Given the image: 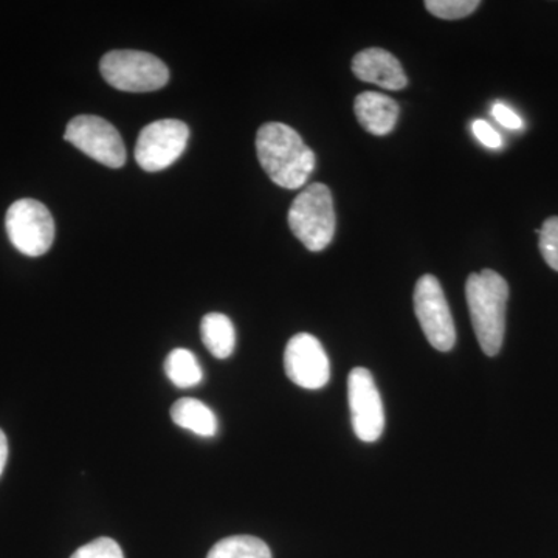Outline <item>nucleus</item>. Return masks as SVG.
<instances>
[{"instance_id": "obj_1", "label": "nucleus", "mask_w": 558, "mask_h": 558, "mask_svg": "<svg viewBox=\"0 0 558 558\" xmlns=\"http://www.w3.org/2000/svg\"><path fill=\"white\" fill-rule=\"evenodd\" d=\"M260 167L271 182L286 190H299L315 168L314 150L284 123H266L256 134Z\"/></svg>"}, {"instance_id": "obj_2", "label": "nucleus", "mask_w": 558, "mask_h": 558, "mask_svg": "<svg viewBox=\"0 0 558 558\" xmlns=\"http://www.w3.org/2000/svg\"><path fill=\"white\" fill-rule=\"evenodd\" d=\"M470 318L484 354L494 357L501 351L506 332L509 286L495 270L472 274L465 284Z\"/></svg>"}, {"instance_id": "obj_3", "label": "nucleus", "mask_w": 558, "mask_h": 558, "mask_svg": "<svg viewBox=\"0 0 558 558\" xmlns=\"http://www.w3.org/2000/svg\"><path fill=\"white\" fill-rule=\"evenodd\" d=\"M289 227L296 240L311 252L328 247L336 234L332 193L323 183H312L301 191L289 209Z\"/></svg>"}, {"instance_id": "obj_4", "label": "nucleus", "mask_w": 558, "mask_h": 558, "mask_svg": "<svg viewBox=\"0 0 558 558\" xmlns=\"http://www.w3.org/2000/svg\"><path fill=\"white\" fill-rule=\"evenodd\" d=\"M102 78L123 92H154L167 86L170 70L154 54L138 50H113L100 62Z\"/></svg>"}, {"instance_id": "obj_5", "label": "nucleus", "mask_w": 558, "mask_h": 558, "mask_svg": "<svg viewBox=\"0 0 558 558\" xmlns=\"http://www.w3.org/2000/svg\"><path fill=\"white\" fill-rule=\"evenodd\" d=\"M7 234L22 255H46L54 241V220L46 205L35 199L14 202L7 211Z\"/></svg>"}, {"instance_id": "obj_6", "label": "nucleus", "mask_w": 558, "mask_h": 558, "mask_svg": "<svg viewBox=\"0 0 558 558\" xmlns=\"http://www.w3.org/2000/svg\"><path fill=\"white\" fill-rule=\"evenodd\" d=\"M414 312L433 348L449 352L457 343V328L438 278L424 275L414 288Z\"/></svg>"}, {"instance_id": "obj_7", "label": "nucleus", "mask_w": 558, "mask_h": 558, "mask_svg": "<svg viewBox=\"0 0 558 558\" xmlns=\"http://www.w3.org/2000/svg\"><path fill=\"white\" fill-rule=\"evenodd\" d=\"M64 138L105 167L117 170L126 163V148L120 132L101 117H75L69 121Z\"/></svg>"}, {"instance_id": "obj_8", "label": "nucleus", "mask_w": 558, "mask_h": 558, "mask_svg": "<svg viewBox=\"0 0 558 558\" xmlns=\"http://www.w3.org/2000/svg\"><path fill=\"white\" fill-rule=\"evenodd\" d=\"M190 130L183 121L159 120L143 128L135 146V160L142 170H167L179 160L189 143Z\"/></svg>"}, {"instance_id": "obj_9", "label": "nucleus", "mask_w": 558, "mask_h": 558, "mask_svg": "<svg viewBox=\"0 0 558 558\" xmlns=\"http://www.w3.org/2000/svg\"><path fill=\"white\" fill-rule=\"evenodd\" d=\"M349 410L352 428L363 442H376L385 428L384 403L373 374L365 368H354L348 379Z\"/></svg>"}, {"instance_id": "obj_10", "label": "nucleus", "mask_w": 558, "mask_h": 558, "mask_svg": "<svg viewBox=\"0 0 558 558\" xmlns=\"http://www.w3.org/2000/svg\"><path fill=\"white\" fill-rule=\"evenodd\" d=\"M286 374L293 384L304 389L325 387L330 377L328 354L311 333H296L284 351Z\"/></svg>"}, {"instance_id": "obj_11", "label": "nucleus", "mask_w": 558, "mask_h": 558, "mask_svg": "<svg viewBox=\"0 0 558 558\" xmlns=\"http://www.w3.org/2000/svg\"><path fill=\"white\" fill-rule=\"evenodd\" d=\"M352 72L360 81L377 84L387 90H402L409 84L398 58L376 47L355 54L352 60Z\"/></svg>"}, {"instance_id": "obj_12", "label": "nucleus", "mask_w": 558, "mask_h": 558, "mask_svg": "<svg viewBox=\"0 0 558 558\" xmlns=\"http://www.w3.org/2000/svg\"><path fill=\"white\" fill-rule=\"evenodd\" d=\"M355 117L360 126L373 135H387L399 119V105L379 92H363L355 98Z\"/></svg>"}, {"instance_id": "obj_13", "label": "nucleus", "mask_w": 558, "mask_h": 558, "mask_svg": "<svg viewBox=\"0 0 558 558\" xmlns=\"http://www.w3.org/2000/svg\"><path fill=\"white\" fill-rule=\"evenodd\" d=\"M171 418L180 428L189 429L202 438H213L218 433V418L201 400L183 398L172 405Z\"/></svg>"}, {"instance_id": "obj_14", "label": "nucleus", "mask_w": 558, "mask_h": 558, "mask_svg": "<svg viewBox=\"0 0 558 558\" xmlns=\"http://www.w3.org/2000/svg\"><path fill=\"white\" fill-rule=\"evenodd\" d=\"M201 336L205 348L216 359H229L236 348V330L229 317L222 314L205 315L201 323Z\"/></svg>"}, {"instance_id": "obj_15", "label": "nucleus", "mask_w": 558, "mask_h": 558, "mask_svg": "<svg viewBox=\"0 0 558 558\" xmlns=\"http://www.w3.org/2000/svg\"><path fill=\"white\" fill-rule=\"evenodd\" d=\"M165 373L178 388H193L199 385L204 373L197 359L189 349L178 348L165 360Z\"/></svg>"}, {"instance_id": "obj_16", "label": "nucleus", "mask_w": 558, "mask_h": 558, "mask_svg": "<svg viewBox=\"0 0 558 558\" xmlns=\"http://www.w3.org/2000/svg\"><path fill=\"white\" fill-rule=\"evenodd\" d=\"M207 558H271L269 546L252 535H234L216 543Z\"/></svg>"}, {"instance_id": "obj_17", "label": "nucleus", "mask_w": 558, "mask_h": 558, "mask_svg": "<svg viewBox=\"0 0 558 558\" xmlns=\"http://www.w3.org/2000/svg\"><path fill=\"white\" fill-rule=\"evenodd\" d=\"M425 7L440 20H462L478 9V0H427Z\"/></svg>"}, {"instance_id": "obj_18", "label": "nucleus", "mask_w": 558, "mask_h": 558, "mask_svg": "<svg viewBox=\"0 0 558 558\" xmlns=\"http://www.w3.org/2000/svg\"><path fill=\"white\" fill-rule=\"evenodd\" d=\"M538 247L550 269L558 271V216L546 219L538 230Z\"/></svg>"}, {"instance_id": "obj_19", "label": "nucleus", "mask_w": 558, "mask_h": 558, "mask_svg": "<svg viewBox=\"0 0 558 558\" xmlns=\"http://www.w3.org/2000/svg\"><path fill=\"white\" fill-rule=\"evenodd\" d=\"M70 558H124V554L116 539L102 537L81 546Z\"/></svg>"}, {"instance_id": "obj_20", "label": "nucleus", "mask_w": 558, "mask_h": 558, "mask_svg": "<svg viewBox=\"0 0 558 558\" xmlns=\"http://www.w3.org/2000/svg\"><path fill=\"white\" fill-rule=\"evenodd\" d=\"M472 131L473 134H475V137L478 138L484 146H487V148H501V135H499L498 132L487 123V121H473Z\"/></svg>"}, {"instance_id": "obj_21", "label": "nucleus", "mask_w": 558, "mask_h": 558, "mask_svg": "<svg viewBox=\"0 0 558 558\" xmlns=\"http://www.w3.org/2000/svg\"><path fill=\"white\" fill-rule=\"evenodd\" d=\"M492 116H494V119L497 120L501 126L508 128V130L517 131L523 128V120H521L512 109L501 105V102H497V105L494 106Z\"/></svg>"}, {"instance_id": "obj_22", "label": "nucleus", "mask_w": 558, "mask_h": 558, "mask_svg": "<svg viewBox=\"0 0 558 558\" xmlns=\"http://www.w3.org/2000/svg\"><path fill=\"white\" fill-rule=\"evenodd\" d=\"M7 459H9V440H7L5 433L0 429V475L5 469Z\"/></svg>"}]
</instances>
